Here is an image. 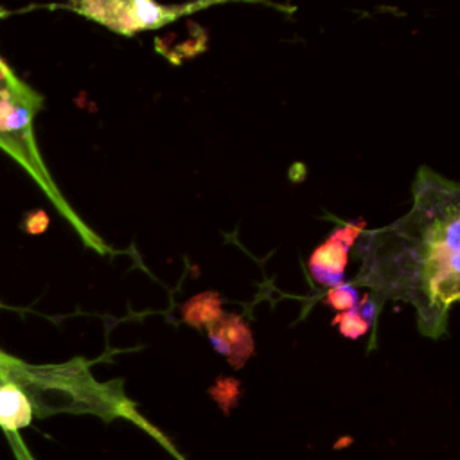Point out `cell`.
I'll use <instances>...</instances> for the list:
<instances>
[{
    "mask_svg": "<svg viewBox=\"0 0 460 460\" xmlns=\"http://www.w3.org/2000/svg\"><path fill=\"white\" fill-rule=\"evenodd\" d=\"M68 9L99 22L101 25L120 32L133 34L137 31H147L162 27L181 14L205 7V4L194 5H160L147 0H110V2H79L66 5Z\"/></svg>",
    "mask_w": 460,
    "mask_h": 460,
    "instance_id": "7a4b0ae2",
    "label": "cell"
},
{
    "mask_svg": "<svg viewBox=\"0 0 460 460\" xmlns=\"http://www.w3.org/2000/svg\"><path fill=\"white\" fill-rule=\"evenodd\" d=\"M356 255L361 266L354 286L411 304L420 332L442 336L449 309L460 296V187L420 167L408 214L365 232Z\"/></svg>",
    "mask_w": 460,
    "mask_h": 460,
    "instance_id": "6da1fadb",
    "label": "cell"
},
{
    "mask_svg": "<svg viewBox=\"0 0 460 460\" xmlns=\"http://www.w3.org/2000/svg\"><path fill=\"white\" fill-rule=\"evenodd\" d=\"M332 323L338 325L341 336L350 338V340H358V338L365 336L370 329V323L365 322L354 309H349V311H343V313L336 314Z\"/></svg>",
    "mask_w": 460,
    "mask_h": 460,
    "instance_id": "ba28073f",
    "label": "cell"
},
{
    "mask_svg": "<svg viewBox=\"0 0 460 460\" xmlns=\"http://www.w3.org/2000/svg\"><path fill=\"white\" fill-rule=\"evenodd\" d=\"M27 86L29 84L22 77H18L16 72L0 56V110Z\"/></svg>",
    "mask_w": 460,
    "mask_h": 460,
    "instance_id": "8992f818",
    "label": "cell"
},
{
    "mask_svg": "<svg viewBox=\"0 0 460 460\" xmlns=\"http://www.w3.org/2000/svg\"><path fill=\"white\" fill-rule=\"evenodd\" d=\"M208 340L216 352L226 358L234 368H241L253 354V338L250 327L239 314H221L207 325Z\"/></svg>",
    "mask_w": 460,
    "mask_h": 460,
    "instance_id": "277c9868",
    "label": "cell"
},
{
    "mask_svg": "<svg viewBox=\"0 0 460 460\" xmlns=\"http://www.w3.org/2000/svg\"><path fill=\"white\" fill-rule=\"evenodd\" d=\"M363 230L365 219H356L345 226H340L311 253L309 271L318 284L331 289L343 282L349 250L356 244Z\"/></svg>",
    "mask_w": 460,
    "mask_h": 460,
    "instance_id": "3957f363",
    "label": "cell"
},
{
    "mask_svg": "<svg viewBox=\"0 0 460 460\" xmlns=\"http://www.w3.org/2000/svg\"><path fill=\"white\" fill-rule=\"evenodd\" d=\"M0 307H5V305L0 302ZM13 363H14V356L0 349V385H4V383H9V381H11Z\"/></svg>",
    "mask_w": 460,
    "mask_h": 460,
    "instance_id": "30bf717a",
    "label": "cell"
},
{
    "mask_svg": "<svg viewBox=\"0 0 460 460\" xmlns=\"http://www.w3.org/2000/svg\"><path fill=\"white\" fill-rule=\"evenodd\" d=\"M221 314V298L214 291L196 295L181 305V318L192 327H207Z\"/></svg>",
    "mask_w": 460,
    "mask_h": 460,
    "instance_id": "5b68a950",
    "label": "cell"
},
{
    "mask_svg": "<svg viewBox=\"0 0 460 460\" xmlns=\"http://www.w3.org/2000/svg\"><path fill=\"white\" fill-rule=\"evenodd\" d=\"M359 302V291L352 282L343 280L340 286L331 288L325 295V304L336 311H349Z\"/></svg>",
    "mask_w": 460,
    "mask_h": 460,
    "instance_id": "52a82bcc",
    "label": "cell"
},
{
    "mask_svg": "<svg viewBox=\"0 0 460 460\" xmlns=\"http://www.w3.org/2000/svg\"><path fill=\"white\" fill-rule=\"evenodd\" d=\"M365 322L372 323L377 314V300H374L370 295H363L361 300L352 307Z\"/></svg>",
    "mask_w": 460,
    "mask_h": 460,
    "instance_id": "9c48e42d",
    "label": "cell"
}]
</instances>
